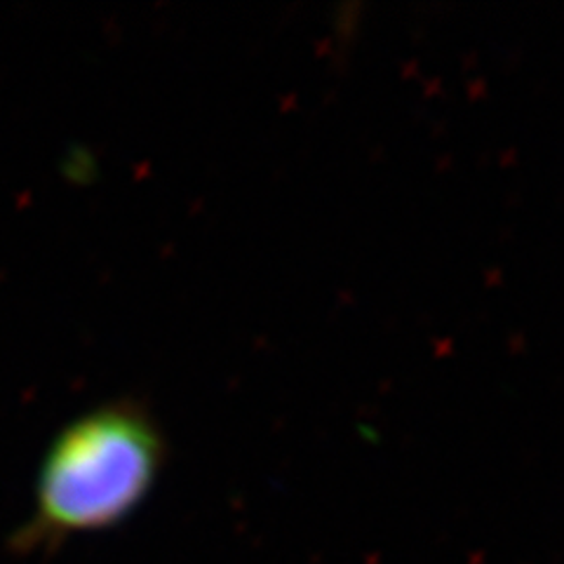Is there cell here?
<instances>
[{
    "label": "cell",
    "mask_w": 564,
    "mask_h": 564,
    "mask_svg": "<svg viewBox=\"0 0 564 564\" xmlns=\"http://www.w3.org/2000/svg\"><path fill=\"white\" fill-rule=\"evenodd\" d=\"M165 458V435L139 400L118 398L78 414L52 437L33 510L10 545L35 553L122 524L151 497Z\"/></svg>",
    "instance_id": "cell-1"
}]
</instances>
